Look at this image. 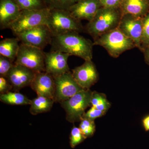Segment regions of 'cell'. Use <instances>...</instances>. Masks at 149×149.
<instances>
[{
    "label": "cell",
    "instance_id": "1",
    "mask_svg": "<svg viewBox=\"0 0 149 149\" xmlns=\"http://www.w3.org/2000/svg\"><path fill=\"white\" fill-rule=\"evenodd\" d=\"M71 32L53 36L50 44L51 51H58L81 58L85 61L92 60L93 42L79 35Z\"/></svg>",
    "mask_w": 149,
    "mask_h": 149
},
{
    "label": "cell",
    "instance_id": "2",
    "mask_svg": "<svg viewBox=\"0 0 149 149\" xmlns=\"http://www.w3.org/2000/svg\"><path fill=\"white\" fill-rule=\"evenodd\" d=\"M123 14L120 8L102 7L91 21L89 22L85 30L93 39L117 28Z\"/></svg>",
    "mask_w": 149,
    "mask_h": 149
},
{
    "label": "cell",
    "instance_id": "3",
    "mask_svg": "<svg viewBox=\"0 0 149 149\" xmlns=\"http://www.w3.org/2000/svg\"><path fill=\"white\" fill-rule=\"evenodd\" d=\"M49 9L47 25L53 36L85 31L81 21L73 17L67 10Z\"/></svg>",
    "mask_w": 149,
    "mask_h": 149
},
{
    "label": "cell",
    "instance_id": "4",
    "mask_svg": "<svg viewBox=\"0 0 149 149\" xmlns=\"http://www.w3.org/2000/svg\"><path fill=\"white\" fill-rule=\"evenodd\" d=\"M93 44L104 48L109 55L114 58L118 57L126 51L136 47L134 42L118 27L95 38Z\"/></svg>",
    "mask_w": 149,
    "mask_h": 149
},
{
    "label": "cell",
    "instance_id": "5",
    "mask_svg": "<svg viewBox=\"0 0 149 149\" xmlns=\"http://www.w3.org/2000/svg\"><path fill=\"white\" fill-rule=\"evenodd\" d=\"M92 93L90 89H83L61 103L66 113L68 121L72 123L80 121L85 113V110L91 106Z\"/></svg>",
    "mask_w": 149,
    "mask_h": 149
},
{
    "label": "cell",
    "instance_id": "6",
    "mask_svg": "<svg viewBox=\"0 0 149 149\" xmlns=\"http://www.w3.org/2000/svg\"><path fill=\"white\" fill-rule=\"evenodd\" d=\"M50 9L37 10H21L20 15L9 29L16 36L32 28L46 24Z\"/></svg>",
    "mask_w": 149,
    "mask_h": 149
},
{
    "label": "cell",
    "instance_id": "7",
    "mask_svg": "<svg viewBox=\"0 0 149 149\" xmlns=\"http://www.w3.org/2000/svg\"><path fill=\"white\" fill-rule=\"evenodd\" d=\"M14 64L25 67L37 73L45 72V52L41 49L21 43Z\"/></svg>",
    "mask_w": 149,
    "mask_h": 149
},
{
    "label": "cell",
    "instance_id": "8",
    "mask_svg": "<svg viewBox=\"0 0 149 149\" xmlns=\"http://www.w3.org/2000/svg\"><path fill=\"white\" fill-rule=\"evenodd\" d=\"M22 44L43 50L50 45L53 35L46 24L32 28L16 35Z\"/></svg>",
    "mask_w": 149,
    "mask_h": 149
},
{
    "label": "cell",
    "instance_id": "9",
    "mask_svg": "<svg viewBox=\"0 0 149 149\" xmlns=\"http://www.w3.org/2000/svg\"><path fill=\"white\" fill-rule=\"evenodd\" d=\"M54 78L55 83V102L61 103L83 90L70 72L54 77Z\"/></svg>",
    "mask_w": 149,
    "mask_h": 149
},
{
    "label": "cell",
    "instance_id": "10",
    "mask_svg": "<svg viewBox=\"0 0 149 149\" xmlns=\"http://www.w3.org/2000/svg\"><path fill=\"white\" fill-rule=\"evenodd\" d=\"M118 27L125 36L131 39L135 43L136 48L141 51L143 17L123 15Z\"/></svg>",
    "mask_w": 149,
    "mask_h": 149
},
{
    "label": "cell",
    "instance_id": "11",
    "mask_svg": "<svg viewBox=\"0 0 149 149\" xmlns=\"http://www.w3.org/2000/svg\"><path fill=\"white\" fill-rule=\"evenodd\" d=\"M69 54L58 51L45 53V72L54 77L70 72L68 61Z\"/></svg>",
    "mask_w": 149,
    "mask_h": 149
},
{
    "label": "cell",
    "instance_id": "12",
    "mask_svg": "<svg viewBox=\"0 0 149 149\" xmlns=\"http://www.w3.org/2000/svg\"><path fill=\"white\" fill-rule=\"evenodd\" d=\"M72 74L78 84L83 89H90L99 80L98 72L92 60L85 61L80 66L72 70Z\"/></svg>",
    "mask_w": 149,
    "mask_h": 149
},
{
    "label": "cell",
    "instance_id": "13",
    "mask_svg": "<svg viewBox=\"0 0 149 149\" xmlns=\"http://www.w3.org/2000/svg\"><path fill=\"white\" fill-rule=\"evenodd\" d=\"M36 73L25 67L14 64L6 78L13 91L18 92L24 87L31 86Z\"/></svg>",
    "mask_w": 149,
    "mask_h": 149
},
{
    "label": "cell",
    "instance_id": "14",
    "mask_svg": "<svg viewBox=\"0 0 149 149\" xmlns=\"http://www.w3.org/2000/svg\"><path fill=\"white\" fill-rule=\"evenodd\" d=\"M102 7L99 0H79L67 10L77 20L91 21Z\"/></svg>",
    "mask_w": 149,
    "mask_h": 149
},
{
    "label": "cell",
    "instance_id": "15",
    "mask_svg": "<svg viewBox=\"0 0 149 149\" xmlns=\"http://www.w3.org/2000/svg\"><path fill=\"white\" fill-rule=\"evenodd\" d=\"M30 86L37 96L54 100L55 83L54 77L51 74L46 72H37Z\"/></svg>",
    "mask_w": 149,
    "mask_h": 149
},
{
    "label": "cell",
    "instance_id": "16",
    "mask_svg": "<svg viewBox=\"0 0 149 149\" xmlns=\"http://www.w3.org/2000/svg\"><path fill=\"white\" fill-rule=\"evenodd\" d=\"M15 0H0V28L9 29L21 13Z\"/></svg>",
    "mask_w": 149,
    "mask_h": 149
},
{
    "label": "cell",
    "instance_id": "17",
    "mask_svg": "<svg viewBox=\"0 0 149 149\" xmlns=\"http://www.w3.org/2000/svg\"><path fill=\"white\" fill-rule=\"evenodd\" d=\"M120 8L123 15L143 17L149 11V0H123Z\"/></svg>",
    "mask_w": 149,
    "mask_h": 149
},
{
    "label": "cell",
    "instance_id": "18",
    "mask_svg": "<svg viewBox=\"0 0 149 149\" xmlns=\"http://www.w3.org/2000/svg\"><path fill=\"white\" fill-rule=\"evenodd\" d=\"M16 38H6L0 42V55L15 62L18 54L20 45Z\"/></svg>",
    "mask_w": 149,
    "mask_h": 149
},
{
    "label": "cell",
    "instance_id": "19",
    "mask_svg": "<svg viewBox=\"0 0 149 149\" xmlns=\"http://www.w3.org/2000/svg\"><path fill=\"white\" fill-rule=\"evenodd\" d=\"M55 101L52 99L42 96H37V97L31 100L29 111L34 115L49 111L52 107Z\"/></svg>",
    "mask_w": 149,
    "mask_h": 149
},
{
    "label": "cell",
    "instance_id": "20",
    "mask_svg": "<svg viewBox=\"0 0 149 149\" xmlns=\"http://www.w3.org/2000/svg\"><path fill=\"white\" fill-rule=\"evenodd\" d=\"M0 100L5 104L16 105H30L31 100L23 94L15 91H9L7 93L1 94Z\"/></svg>",
    "mask_w": 149,
    "mask_h": 149
},
{
    "label": "cell",
    "instance_id": "21",
    "mask_svg": "<svg viewBox=\"0 0 149 149\" xmlns=\"http://www.w3.org/2000/svg\"><path fill=\"white\" fill-rule=\"evenodd\" d=\"M21 10H42L48 8L45 0H15Z\"/></svg>",
    "mask_w": 149,
    "mask_h": 149
},
{
    "label": "cell",
    "instance_id": "22",
    "mask_svg": "<svg viewBox=\"0 0 149 149\" xmlns=\"http://www.w3.org/2000/svg\"><path fill=\"white\" fill-rule=\"evenodd\" d=\"M91 104L92 107L105 112L111 107L110 104L107 100L105 95L96 91L92 92Z\"/></svg>",
    "mask_w": 149,
    "mask_h": 149
},
{
    "label": "cell",
    "instance_id": "23",
    "mask_svg": "<svg viewBox=\"0 0 149 149\" xmlns=\"http://www.w3.org/2000/svg\"><path fill=\"white\" fill-rule=\"evenodd\" d=\"M79 128L86 139L92 137L95 132V121L88 118H82L80 120Z\"/></svg>",
    "mask_w": 149,
    "mask_h": 149
},
{
    "label": "cell",
    "instance_id": "24",
    "mask_svg": "<svg viewBox=\"0 0 149 149\" xmlns=\"http://www.w3.org/2000/svg\"><path fill=\"white\" fill-rule=\"evenodd\" d=\"M48 8L68 10L79 0H45Z\"/></svg>",
    "mask_w": 149,
    "mask_h": 149
},
{
    "label": "cell",
    "instance_id": "25",
    "mask_svg": "<svg viewBox=\"0 0 149 149\" xmlns=\"http://www.w3.org/2000/svg\"><path fill=\"white\" fill-rule=\"evenodd\" d=\"M86 139L80 128L73 126L71 129L70 136V145L71 148H74L79 144L83 143Z\"/></svg>",
    "mask_w": 149,
    "mask_h": 149
},
{
    "label": "cell",
    "instance_id": "26",
    "mask_svg": "<svg viewBox=\"0 0 149 149\" xmlns=\"http://www.w3.org/2000/svg\"><path fill=\"white\" fill-rule=\"evenodd\" d=\"M149 46V11L143 17V36L141 41V52Z\"/></svg>",
    "mask_w": 149,
    "mask_h": 149
},
{
    "label": "cell",
    "instance_id": "27",
    "mask_svg": "<svg viewBox=\"0 0 149 149\" xmlns=\"http://www.w3.org/2000/svg\"><path fill=\"white\" fill-rule=\"evenodd\" d=\"M14 63L8 58L0 55V74L1 77H6Z\"/></svg>",
    "mask_w": 149,
    "mask_h": 149
},
{
    "label": "cell",
    "instance_id": "28",
    "mask_svg": "<svg viewBox=\"0 0 149 149\" xmlns=\"http://www.w3.org/2000/svg\"><path fill=\"white\" fill-rule=\"evenodd\" d=\"M106 112L97 109L94 107H92L89 110L83 115V118H86L90 120H95L98 118L102 117Z\"/></svg>",
    "mask_w": 149,
    "mask_h": 149
},
{
    "label": "cell",
    "instance_id": "29",
    "mask_svg": "<svg viewBox=\"0 0 149 149\" xmlns=\"http://www.w3.org/2000/svg\"><path fill=\"white\" fill-rule=\"evenodd\" d=\"M102 6L109 8H120L123 0H99Z\"/></svg>",
    "mask_w": 149,
    "mask_h": 149
},
{
    "label": "cell",
    "instance_id": "30",
    "mask_svg": "<svg viewBox=\"0 0 149 149\" xmlns=\"http://www.w3.org/2000/svg\"><path fill=\"white\" fill-rule=\"evenodd\" d=\"M13 89L12 86L6 77H0V93L3 94L10 91Z\"/></svg>",
    "mask_w": 149,
    "mask_h": 149
},
{
    "label": "cell",
    "instance_id": "31",
    "mask_svg": "<svg viewBox=\"0 0 149 149\" xmlns=\"http://www.w3.org/2000/svg\"><path fill=\"white\" fill-rule=\"evenodd\" d=\"M142 125L146 132H149V114L145 116L142 119Z\"/></svg>",
    "mask_w": 149,
    "mask_h": 149
},
{
    "label": "cell",
    "instance_id": "32",
    "mask_svg": "<svg viewBox=\"0 0 149 149\" xmlns=\"http://www.w3.org/2000/svg\"><path fill=\"white\" fill-rule=\"evenodd\" d=\"M145 62L147 64L149 65V46L145 48L143 50Z\"/></svg>",
    "mask_w": 149,
    "mask_h": 149
}]
</instances>
